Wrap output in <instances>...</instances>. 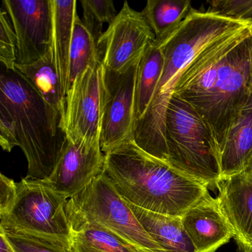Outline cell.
Listing matches in <instances>:
<instances>
[{
	"mask_svg": "<svg viewBox=\"0 0 252 252\" xmlns=\"http://www.w3.org/2000/svg\"><path fill=\"white\" fill-rule=\"evenodd\" d=\"M76 5V0H51V51L65 97L68 84L70 46L75 20L78 15Z\"/></svg>",
	"mask_w": 252,
	"mask_h": 252,
	"instance_id": "cell-16",
	"label": "cell"
},
{
	"mask_svg": "<svg viewBox=\"0 0 252 252\" xmlns=\"http://www.w3.org/2000/svg\"><path fill=\"white\" fill-rule=\"evenodd\" d=\"M83 9V23L98 43L102 36L103 26H110L117 17L114 2L111 0H81Z\"/></svg>",
	"mask_w": 252,
	"mask_h": 252,
	"instance_id": "cell-24",
	"label": "cell"
},
{
	"mask_svg": "<svg viewBox=\"0 0 252 252\" xmlns=\"http://www.w3.org/2000/svg\"><path fill=\"white\" fill-rule=\"evenodd\" d=\"M67 210L104 225L140 252H167L144 229L129 204L103 173L68 199Z\"/></svg>",
	"mask_w": 252,
	"mask_h": 252,
	"instance_id": "cell-6",
	"label": "cell"
},
{
	"mask_svg": "<svg viewBox=\"0 0 252 252\" xmlns=\"http://www.w3.org/2000/svg\"><path fill=\"white\" fill-rule=\"evenodd\" d=\"M0 252H16L2 229H0Z\"/></svg>",
	"mask_w": 252,
	"mask_h": 252,
	"instance_id": "cell-29",
	"label": "cell"
},
{
	"mask_svg": "<svg viewBox=\"0 0 252 252\" xmlns=\"http://www.w3.org/2000/svg\"><path fill=\"white\" fill-rule=\"evenodd\" d=\"M192 9L189 0H148L141 13L158 39L178 27Z\"/></svg>",
	"mask_w": 252,
	"mask_h": 252,
	"instance_id": "cell-21",
	"label": "cell"
},
{
	"mask_svg": "<svg viewBox=\"0 0 252 252\" xmlns=\"http://www.w3.org/2000/svg\"><path fill=\"white\" fill-rule=\"evenodd\" d=\"M99 61L101 60L98 43L77 15L69 57L67 91L81 74Z\"/></svg>",
	"mask_w": 252,
	"mask_h": 252,
	"instance_id": "cell-22",
	"label": "cell"
},
{
	"mask_svg": "<svg viewBox=\"0 0 252 252\" xmlns=\"http://www.w3.org/2000/svg\"><path fill=\"white\" fill-rule=\"evenodd\" d=\"M73 252H140L104 225L67 212Z\"/></svg>",
	"mask_w": 252,
	"mask_h": 252,
	"instance_id": "cell-17",
	"label": "cell"
},
{
	"mask_svg": "<svg viewBox=\"0 0 252 252\" xmlns=\"http://www.w3.org/2000/svg\"><path fill=\"white\" fill-rule=\"evenodd\" d=\"M17 45L11 19L3 8L0 12V61L5 70L15 71Z\"/></svg>",
	"mask_w": 252,
	"mask_h": 252,
	"instance_id": "cell-25",
	"label": "cell"
},
{
	"mask_svg": "<svg viewBox=\"0 0 252 252\" xmlns=\"http://www.w3.org/2000/svg\"><path fill=\"white\" fill-rule=\"evenodd\" d=\"M209 10L227 17L252 20V0H215Z\"/></svg>",
	"mask_w": 252,
	"mask_h": 252,
	"instance_id": "cell-26",
	"label": "cell"
},
{
	"mask_svg": "<svg viewBox=\"0 0 252 252\" xmlns=\"http://www.w3.org/2000/svg\"><path fill=\"white\" fill-rule=\"evenodd\" d=\"M196 252H216L233 238V231L216 198L207 193L182 217Z\"/></svg>",
	"mask_w": 252,
	"mask_h": 252,
	"instance_id": "cell-14",
	"label": "cell"
},
{
	"mask_svg": "<svg viewBox=\"0 0 252 252\" xmlns=\"http://www.w3.org/2000/svg\"><path fill=\"white\" fill-rule=\"evenodd\" d=\"M250 27L252 20L227 17L209 9L200 11L193 8L178 27L156 39L164 61L153 99L145 114L134 126L133 141L141 150L166 163L165 116L183 72L214 42Z\"/></svg>",
	"mask_w": 252,
	"mask_h": 252,
	"instance_id": "cell-1",
	"label": "cell"
},
{
	"mask_svg": "<svg viewBox=\"0 0 252 252\" xmlns=\"http://www.w3.org/2000/svg\"><path fill=\"white\" fill-rule=\"evenodd\" d=\"M68 199L45 181L23 178L17 183V198L9 213L0 216V228L70 240Z\"/></svg>",
	"mask_w": 252,
	"mask_h": 252,
	"instance_id": "cell-7",
	"label": "cell"
},
{
	"mask_svg": "<svg viewBox=\"0 0 252 252\" xmlns=\"http://www.w3.org/2000/svg\"><path fill=\"white\" fill-rule=\"evenodd\" d=\"M17 198V183L3 174L0 175V216L7 215Z\"/></svg>",
	"mask_w": 252,
	"mask_h": 252,
	"instance_id": "cell-28",
	"label": "cell"
},
{
	"mask_svg": "<svg viewBox=\"0 0 252 252\" xmlns=\"http://www.w3.org/2000/svg\"><path fill=\"white\" fill-rule=\"evenodd\" d=\"M252 101V28L236 39L213 85L195 110L213 131L218 146L241 110Z\"/></svg>",
	"mask_w": 252,
	"mask_h": 252,
	"instance_id": "cell-5",
	"label": "cell"
},
{
	"mask_svg": "<svg viewBox=\"0 0 252 252\" xmlns=\"http://www.w3.org/2000/svg\"><path fill=\"white\" fill-rule=\"evenodd\" d=\"M166 164L208 188L220 181L219 146L207 122L189 103L173 95L165 116Z\"/></svg>",
	"mask_w": 252,
	"mask_h": 252,
	"instance_id": "cell-4",
	"label": "cell"
},
{
	"mask_svg": "<svg viewBox=\"0 0 252 252\" xmlns=\"http://www.w3.org/2000/svg\"><path fill=\"white\" fill-rule=\"evenodd\" d=\"M103 174L127 203L183 217L209 193L206 186L176 172L129 140L107 152Z\"/></svg>",
	"mask_w": 252,
	"mask_h": 252,
	"instance_id": "cell-2",
	"label": "cell"
},
{
	"mask_svg": "<svg viewBox=\"0 0 252 252\" xmlns=\"http://www.w3.org/2000/svg\"><path fill=\"white\" fill-rule=\"evenodd\" d=\"M0 145L8 153L12 151L14 147H19L14 120L2 108H0Z\"/></svg>",
	"mask_w": 252,
	"mask_h": 252,
	"instance_id": "cell-27",
	"label": "cell"
},
{
	"mask_svg": "<svg viewBox=\"0 0 252 252\" xmlns=\"http://www.w3.org/2000/svg\"><path fill=\"white\" fill-rule=\"evenodd\" d=\"M16 72L64 117L66 97L54 63L51 48L46 55L28 65L16 64Z\"/></svg>",
	"mask_w": 252,
	"mask_h": 252,
	"instance_id": "cell-19",
	"label": "cell"
},
{
	"mask_svg": "<svg viewBox=\"0 0 252 252\" xmlns=\"http://www.w3.org/2000/svg\"><path fill=\"white\" fill-rule=\"evenodd\" d=\"M127 203L144 229L166 252H196L184 229L182 217L156 213Z\"/></svg>",
	"mask_w": 252,
	"mask_h": 252,
	"instance_id": "cell-18",
	"label": "cell"
},
{
	"mask_svg": "<svg viewBox=\"0 0 252 252\" xmlns=\"http://www.w3.org/2000/svg\"><path fill=\"white\" fill-rule=\"evenodd\" d=\"M104 162L100 144L91 145L67 139L54 172L44 181L70 199L103 173Z\"/></svg>",
	"mask_w": 252,
	"mask_h": 252,
	"instance_id": "cell-12",
	"label": "cell"
},
{
	"mask_svg": "<svg viewBox=\"0 0 252 252\" xmlns=\"http://www.w3.org/2000/svg\"><path fill=\"white\" fill-rule=\"evenodd\" d=\"M216 199L233 231L239 252H252V162L245 170L221 179Z\"/></svg>",
	"mask_w": 252,
	"mask_h": 252,
	"instance_id": "cell-13",
	"label": "cell"
},
{
	"mask_svg": "<svg viewBox=\"0 0 252 252\" xmlns=\"http://www.w3.org/2000/svg\"><path fill=\"white\" fill-rule=\"evenodd\" d=\"M221 179L245 170L252 162V101L235 118L219 147ZM220 179V180H221Z\"/></svg>",
	"mask_w": 252,
	"mask_h": 252,
	"instance_id": "cell-15",
	"label": "cell"
},
{
	"mask_svg": "<svg viewBox=\"0 0 252 252\" xmlns=\"http://www.w3.org/2000/svg\"><path fill=\"white\" fill-rule=\"evenodd\" d=\"M2 231L16 252H73L69 240L25 231Z\"/></svg>",
	"mask_w": 252,
	"mask_h": 252,
	"instance_id": "cell-23",
	"label": "cell"
},
{
	"mask_svg": "<svg viewBox=\"0 0 252 252\" xmlns=\"http://www.w3.org/2000/svg\"><path fill=\"white\" fill-rule=\"evenodd\" d=\"M163 54L157 40L149 45L138 63L135 80V124L144 116L153 99L163 67Z\"/></svg>",
	"mask_w": 252,
	"mask_h": 252,
	"instance_id": "cell-20",
	"label": "cell"
},
{
	"mask_svg": "<svg viewBox=\"0 0 252 252\" xmlns=\"http://www.w3.org/2000/svg\"><path fill=\"white\" fill-rule=\"evenodd\" d=\"M0 108L15 124L19 147L28 161L26 178L48 179L67 143L64 116L12 70L0 76Z\"/></svg>",
	"mask_w": 252,
	"mask_h": 252,
	"instance_id": "cell-3",
	"label": "cell"
},
{
	"mask_svg": "<svg viewBox=\"0 0 252 252\" xmlns=\"http://www.w3.org/2000/svg\"><path fill=\"white\" fill-rule=\"evenodd\" d=\"M139 62L119 74L105 70L107 93L100 136L104 154L133 140L135 80Z\"/></svg>",
	"mask_w": 252,
	"mask_h": 252,
	"instance_id": "cell-10",
	"label": "cell"
},
{
	"mask_svg": "<svg viewBox=\"0 0 252 252\" xmlns=\"http://www.w3.org/2000/svg\"><path fill=\"white\" fill-rule=\"evenodd\" d=\"M17 37V64L28 65L51 48V0H3Z\"/></svg>",
	"mask_w": 252,
	"mask_h": 252,
	"instance_id": "cell-11",
	"label": "cell"
},
{
	"mask_svg": "<svg viewBox=\"0 0 252 252\" xmlns=\"http://www.w3.org/2000/svg\"><path fill=\"white\" fill-rule=\"evenodd\" d=\"M106 93L105 69L99 61L81 74L67 91L64 113L67 139L100 144Z\"/></svg>",
	"mask_w": 252,
	"mask_h": 252,
	"instance_id": "cell-8",
	"label": "cell"
},
{
	"mask_svg": "<svg viewBox=\"0 0 252 252\" xmlns=\"http://www.w3.org/2000/svg\"><path fill=\"white\" fill-rule=\"evenodd\" d=\"M156 37L142 13L125 2L114 21L98 42L106 71L124 73L140 61Z\"/></svg>",
	"mask_w": 252,
	"mask_h": 252,
	"instance_id": "cell-9",
	"label": "cell"
}]
</instances>
